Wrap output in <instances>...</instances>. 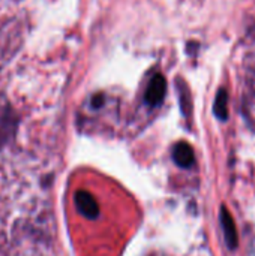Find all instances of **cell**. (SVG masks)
I'll return each instance as SVG.
<instances>
[{
	"mask_svg": "<svg viewBox=\"0 0 255 256\" xmlns=\"http://www.w3.org/2000/svg\"><path fill=\"white\" fill-rule=\"evenodd\" d=\"M21 42L23 28L20 20L0 9V69L15 56Z\"/></svg>",
	"mask_w": 255,
	"mask_h": 256,
	"instance_id": "1",
	"label": "cell"
},
{
	"mask_svg": "<svg viewBox=\"0 0 255 256\" xmlns=\"http://www.w3.org/2000/svg\"><path fill=\"white\" fill-rule=\"evenodd\" d=\"M165 78L158 74L152 78V81L149 82L147 86V90H146V102L152 106L161 104V100L164 99V94H165Z\"/></svg>",
	"mask_w": 255,
	"mask_h": 256,
	"instance_id": "2",
	"label": "cell"
},
{
	"mask_svg": "<svg viewBox=\"0 0 255 256\" xmlns=\"http://www.w3.org/2000/svg\"><path fill=\"white\" fill-rule=\"evenodd\" d=\"M225 100H227L225 92L221 90L219 94H218V104H216V106H218V111H219V114H221L222 117L225 116Z\"/></svg>",
	"mask_w": 255,
	"mask_h": 256,
	"instance_id": "3",
	"label": "cell"
}]
</instances>
